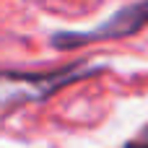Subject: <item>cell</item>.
<instances>
[{
	"instance_id": "1",
	"label": "cell",
	"mask_w": 148,
	"mask_h": 148,
	"mask_svg": "<svg viewBox=\"0 0 148 148\" xmlns=\"http://www.w3.org/2000/svg\"><path fill=\"white\" fill-rule=\"evenodd\" d=\"M104 70V65H91V62H73V65H62L55 70H0V83H13V91H5V96L0 99V104H18V101H39L52 96L55 91H60L68 83L83 81L88 75H99Z\"/></svg>"
},
{
	"instance_id": "2",
	"label": "cell",
	"mask_w": 148,
	"mask_h": 148,
	"mask_svg": "<svg viewBox=\"0 0 148 148\" xmlns=\"http://www.w3.org/2000/svg\"><path fill=\"white\" fill-rule=\"evenodd\" d=\"M148 26V0H135L130 5H122L120 10H114L109 18H104L99 26L94 29H83V31H55L49 36V44L60 52L65 49H78L86 44H96V42H114V39H125L133 36L138 31H143Z\"/></svg>"
},
{
	"instance_id": "3",
	"label": "cell",
	"mask_w": 148,
	"mask_h": 148,
	"mask_svg": "<svg viewBox=\"0 0 148 148\" xmlns=\"http://www.w3.org/2000/svg\"><path fill=\"white\" fill-rule=\"evenodd\" d=\"M122 148H148V125L138 133V135H135V138H130Z\"/></svg>"
}]
</instances>
